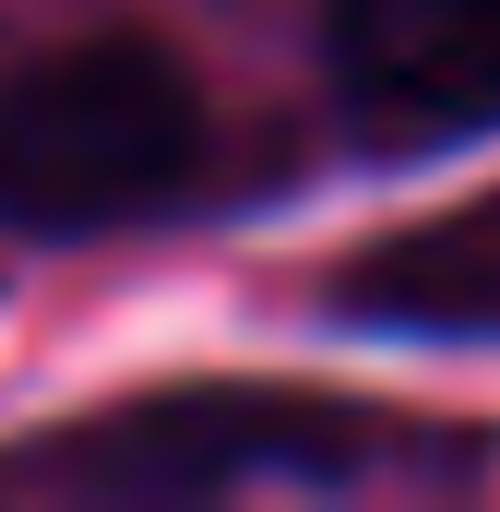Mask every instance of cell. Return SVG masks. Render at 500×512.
<instances>
[{
  "mask_svg": "<svg viewBox=\"0 0 500 512\" xmlns=\"http://www.w3.org/2000/svg\"><path fill=\"white\" fill-rule=\"evenodd\" d=\"M191 179H203V96L167 48L84 36L0 72V227L96 239L167 215Z\"/></svg>",
  "mask_w": 500,
  "mask_h": 512,
  "instance_id": "6da1fadb",
  "label": "cell"
},
{
  "mask_svg": "<svg viewBox=\"0 0 500 512\" xmlns=\"http://www.w3.org/2000/svg\"><path fill=\"white\" fill-rule=\"evenodd\" d=\"M322 72L381 143L500 120V0H322Z\"/></svg>",
  "mask_w": 500,
  "mask_h": 512,
  "instance_id": "7a4b0ae2",
  "label": "cell"
},
{
  "mask_svg": "<svg viewBox=\"0 0 500 512\" xmlns=\"http://www.w3.org/2000/svg\"><path fill=\"white\" fill-rule=\"evenodd\" d=\"M108 477H167V489H227V477H358L381 441L346 405H274V393H215V405H143L120 441H96Z\"/></svg>",
  "mask_w": 500,
  "mask_h": 512,
  "instance_id": "3957f363",
  "label": "cell"
},
{
  "mask_svg": "<svg viewBox=\"0 0 500 512\" xmlns=\"http://www.w3.org/2000/svg\"><path fill=\"white\" fill-rule=\"evenodd\" d=\"M346 298L381 310V322H417V334H500V191L370 251L346 274Z\"/></svg>",
  "mask_w": 500,
  "mask_h": 512,
  "instance_id": "277c9868",
  "label": "cell"
}]
</instances>
